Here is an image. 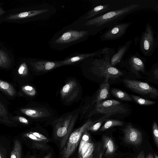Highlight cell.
I'll return each instance as SVG.
<instances>
[{
  "label": "cell",
  "mask_w": 158,
  "mask_h": 158,
  "mask_svg": "<svg viewBox=\"0 0 158 158\" xmlns=\"http://www.w3.org/2000/svg\"><path fill=\"white\" fill-rule=\"evenodd\" d=\"M142 9H151L158 13V2L155 0H136L126 6L108 11L88 20L84 24L90 35H95L122 20L128 15Z\"/></svg>",
  "instance_id": "cell-1"
},
{
  "label": "cell",
  "mask_w": 158,
  "mask_h": 158,
  "mask_svg": "<svg viewBox=\"0 0 158 158\" xmlns=\"http://www.w3.org/2000/svg\"><path fill=\"white\" fill-rule=\"evenodd\" d=\"M102 53L101 57L93 56L89 59V69L91 72L97 77L109 79H115L123 75V73L115 67L112 66L110 59L115 53L113 48L107 47L102 48Z\"/></svg>",
  "instance_id": "cell-2"
},
{
  "label": "cell",
  "mask_w": 158,
  "mask_h": 158,
  "mask_svg": "<svg viewBox=\"0 0 158 158\" xmlns=\"http://www.w3.org/2000/svg\"><path fill=\"white\" fill-rule=\"evenodd\" d=\"M140 50L145 56L152 55L158 47V32L155 35L154 31L150 23H147L145 30L141 35L139 41Z\"/></svg>",
  "instance_id": "cell-3"
},
{
  "label": "cell",
  "mask_w": 158,
  "mask_h": 158,
  "mask_svg": "<svg viewBox=\"0 0 158 158\" xmlns=\"http://www.w3.org/2000/svg\"><path fill=\"white\" fill-rule=\"evenodd\" d=\"M93 123L89 119L72 133L62 152L63 158H69L73 153L81 140L83 133L87 130Z\"/></svg>",
  "instance_id": "cell-4"
},
{
  "label": "cell",
  "mask_w": 158,
  "mask_h": 158,
  "mask_svg": "<svg viewBox=\"0 0 158 158\" xmlns=\"http://www.w3.org/2000/svg\"><path fill=\"white\" fill-rule=\"evenodd\" d=\"M96 111L98 113L111 115L127 113L128 110L121 102L115 100H107L97 104Z\"/></svg>",
  "instance_id": "cell-5"
},
{
  "label": "cell",
  "mask_w": 158,
  "mask_h": 158,
  "mask_svg": "<svg viewBox=\"0 0 158 158\" xmlns=\"http://www.w3.org/2000/svg\"><path fill=\"white\" fill-rule=\"evenodd\" d=\"M123 82L127 88L137 93L148 95L152 98L158 96L157 89L147 83L128 79H124Z\"/></svg>",
  "instance_id": "cell-6"
},
{
  "label": "cell",
  "mask_w": 158,
  "mask_h": 158,
  "mask_svg": "<svg viewBox=\"0 0 158 158\" xmlns=\"http://www.w3.org/2000/svg\"><path fill=\"white\" fill-rule=\"evenodd\" d=\"M132 22L118 23L111 26L100 36L102 41L113 40L121 38Z\"/></svg>",
  "instance_id": "cell-7"
},
{
  "label": "cell",
  "mask_w": 158,
  "mask_h": 158,
  "mask_svg": "<svg viewBox=\"0 0 158 158\" xmlns=\"http://www.w3.org/2000/svg\"><path fill=\"white\" fill-rule=\"evenodd\" d=\"M87 30L77 31L69 30L62 34L55 40V43L59 44H70L78 40L86 38L90 35Z\"/></svg>",
  "instance_id": "cell-8"
},
{
  "label": "cell",
  "mask_w": 158,
  "mask_h": 158,
  "mask_svg": "<svg viewBox=\"0 0 158 158\" xmlns=\"http://www.w3.org/2000/svg\"><path fill=\"white\" fill-rule=\"evenodd\" d=\"M145 58L137 52L130 55L125 61L122 63L125 64L133 72L136 73L139 72L144 73L145 71Z\"/></svg>",
  "instance_id": "cell-9"
},
{
  "label": "cell",
  "mask_w": 158,
  "mask_h": 158,
  "mask_svg": "<svg viewBox=\"0 0 158 158\" xmlns=\"http://www.w3.org/2000/svg\"><path fill=\"white\" fill-rule=\"evenodd\" d=\"M124 133L123 140L128 144L139 146L143 139L141 132L133 127L131 124H128L123 130Z\"/></svg>",
  "instance_id": "cell-10"
},
{
  "label": "cell",
  "mask_w": 158,
  "mask_h": 158,
  "mask_svg": "<svg viewBox=\"0 0 158 158\" xmlns=\"http://www.w3.org/2000/svg\"><path fill=\"white\" fill-rule=\"evenodd\" d=\"M79 87L75 81H71L66 83L60 91V94L63 99L69 102L73 100L77 96Z\"/></svg>",
  "instance_id": "cell-11"
},
{
  "label": "cell",
  "mask_w": 158,
  "mask_h": 158,
  "mask_svg": "<svg viewBox=\"0 0 158 158\" xmlns=\"http://www.w3.org/2000/svg\"><path fill=\"white\" fill-rule=\"evenodd\" d=\"M131 43L132 40H129L118 48L117 52L114 53L110 59V64L112 66L114 67L122 62L123 58L128 51Z\"/></svg>",
  "instance_id": "cell-12"
},
{
  "label": "cell",
  "mask_w": 158,
  "mask_h": 158,
  "mask_svg": "<svg viewBox=\"0 0 158 158\" xmlns=\"http://www.w3.org/2000/svg\"><path fill=\"white\" fill-rule=\"evenodd\" d=\"M72 115L60 118L55 126V132L59 137L64 136L67 133L68 128L73 118Z\"/></svg>",
  "instance_id": "cell-13"
},
{
  "label": "cell",
  "mask_w": 158,
  "mask_h": 158,
  "mask_svg": "<svg viewBox=\"0 0 158 158\" xmlns=\"http://www.w3.org/2000/svg\"><path fill=\"white\" fill-rule=\"evenodd\" d=\"M102 53V49L97 51L89 53H84L78 54L70 57L61 61L60 63L62 65H64L71 64L76 62L80 61L89 57L96 56L101 57Z\"/></svg>",
  "instance_id": "cell-14"
},
{
  "label": "cell",
  "mask_w": 158,
  "mask_h": 158,
  "mask_svg": "<svg viewBox=\"0 0 158 158\" xmlns=\"http://www.w3.org/2000/svg\"><path fill=\"white\" fill-rule=\"evenodd\" d=\"M108 77L105 78L103 83L100 85L96 95L94 102L97 104L107 98L109 96L110 85Z\"/></svg>",
  "instance_id": "cell-15"
},
{
  "label": "cell",
  "mask_w": 158,
  "mask_h": 158,
  "mask_svg": "<svg viewBox=\"0 0 158 158\" xmlns=\"http://www.w3.org/2000/svg\"><path fill=\"white\" fill-rule=\"evenodd\" d=\"M34 69L38 72H45L62 65L60 63L40 61L31 63Z\"/></svg>",
  "instance_id": "cell-16"
},
{
  "label": "cell",
  "mask_w": 158,
  "mask_h": 158,
  "mask_svg": "<svg viewBox=\"0 0 158 158\" xmlns=\"http://www.w3.org/2000/svg\"><path fill=\"white\" fill-rule=\"evenodd\" d=\"M48 11V9H42L27 11L12 15L6 18L8 20H16L28 18L39 15Z\"/></svg>",
  "instance_id": "cell-17"
},
{
  "label": "cell",
  "mask_w": 158,
  "mask_h": 158,
  "mask_svg": "<svg viewBox=\"0 0 158 158\" xmlns=\"http://www.w3.org/2000/svg\"><path fill=\"white\" fill-rule=\"evenodd\" d=\"M102 139L103 147L106 150L105 156H109L113 154L116 150V147L112 138L107 135H103Z\"/></svg>",
  "instance_id": "cell-18"
},
{
  "label": "cell",
  "mask_w": 158,
  "mask_h": 158,
  "mask_svg": "<svg viewBox=\"0 0 158 158\" xmlns=\"http://www.w3.org/2000/svg\"><path fill=\"white\" fill-rule=\"evenodd\" d=\"M21 111L25 114L32 118H40L48 116V113L43 110L32 109H22Z\"/></svg>",
  "instance_id": "cell-19"
},
{
  "label": "cell",
  "mask_w": 158,
  "mask_h": 158,
  "mask_svg": "<svg viewBox=\"0 0 158 158\" xmlns=\"http://www.w3.org/2000/svg\"><path fill=\"white\" fill-rule=\"evenodd\" d=\"M94 149V144L90 142L86 143L79 155V158H92Z\"/></svg>",
  "instance_id": "cell-20"
},
{
  "label": "cell",
  "mask_w": 158,
  "mask_h": 158,
  "mask_svg": "<svg viewBox=\"0 0 158 158\" xmlns=\"http://www.w3.org/2000/svg\"><path fill=\"white\" fill-rule=\"evenodd\" d=\"M112 94L116 98L125 101H131L132 98L127 93L122 90L113 88L111 90Z\"/></svg>",
  "instance_id": "cell-21"
},
{
  "label": "cell",
  "mask_w": 158,
  "mask_h": 158,
  "mask_svg": "<svg viewBox=\"0 0 158 158\" xmlns=\"http://www.w3.org/2000/svg\"><path fill=\"white\" fill-rule=\"evenodd\" d=\"M0 89L8 95L13 96L15 94L13 87L8 83L0 80Z\"/></svg>",
  "instance_id": "cell-22"
},
{
  "label": "cell",
  "mask_w": 158,
  "mask_h": 158,
  "mask_svg": "<svg viewBox=\"0 0 158 158\" xmlns=\"http://www.w3.org/2000/svg\"><path fill=\"white\" fill-rule=\"evenodd\" d=\"M22 153V146L20 142L16 140L14 142L13 150L10 158H21Z\"/></svg>",
  "instance_id": "cell-23"
},
{
  "label": "cell",
  "mask_w": 158,
  "mask_h": 158,
  "mask_svg": "<svg viewBox=\"0 0 158 158\" xmlns=\"http://www.w3.org/2000/svg\"><path fill=\"white\" fill-rule=\"evenodd\" d=\"M11 63V59L8 55L3 50L0 49V67H7Z\"/></svg>",
  "instance_id": "cell-24"
},
{
  "label": "cell",
  "mask_w": 158,
  "mask_h": 158,
  "mask_svg": "<svg viewBox=\"0 0 158 158\" xmlns=\"http://www.w3.org/2000/svg\"><path fill=\"white\" fill-rule=\"evenodd\" d=\"M124 124L122 121L117 120L109 119L106 121L100 130L104 131L111 127L116 126H121Z\"/></svg>",
  "instance_id": "cell-25"
},
{
  "label": "cell",
  "mask_w": 158,
  "mask_h": 158,
  "mask_svg": "<svg viewBox=\"0 0 158 158\" xmlns=\"http://www.w3.org/2000/svg\"><path fill=\"white\" fill-rule=\"evenodd\" d=\"M110 115H105L102 118L94 122L87 129V130L93 132L97 131L100 128L103 122Z\"/></svg>",
  "instance_id": "cell-26"
},
{
  "label": "cell",
  "mask_w": 158,
  "mask_h": 158,
  "mask_svg": "<svg viewBox=\"0 0 158 158\" xmlns=\"http://www.w3.org/2000/svg\"><path fill=\"white\" fill-rule=\"evenodd\" d=\"M131 97L136 103L140 105L150 106L156 103L155 102L143 98L139 96L134 95H131Z\"/></svg>",
  "instance_id": "cell-27"
},
{
  "label": "cell",
  "mask_w": 158,
  "mask_h": 158,
  "mask_svg": "<svg viewBox=\"0 0 158 158\" xmlns=\"http://www.w3.org/2000/svg\"><path fill=\"white\" fill-rule=\"evenodd\" d=\"M90 136L87 131V130L85 131L83 134L79 145L78 149V155H79L84 146L87 143L90 141Z\"/></svg>",
  "instance_id": "cell-28"
},
{
  "label": "cell",
  "mask_w": 158,
  "mask_h": 158,
  "mask_svg": "<svg viewBox=\"0 0 158 158\" xmlns=\"http://www.w3.org/2000/svg\"><path fill=\"white\" fill-rule=\"evenodd\" d=\"M77 114H76V115H75L73 117L71 122L68 128L67 133L66 134V135L64 136V138L63 139L61 143L60 146L61 148H64L65 144V143L67 141L68 138L69 137L70 133L72 129V128H73V127L74 126V124L75 123L76 119L77 118Z\"/></svg>",
  "instance_id": "cell-29"
},
{
  "label": "cell",
  "mask_w": 158,
  "mask_h": 158,
  "mask_svg": "<svg viewBox=\"0 0 158 158\" xmlns=\"http://www.w3.org/2000/svg\"><path fill=\"white\" fill-rule=\"evenodd\" d=\"M22 89L23 92L29 96H34L36 94L35 88L31 86L27 85L23 86L22 87Z\"/></svg>",
  "instance_id": "cell-30"
},
{
  "label": "cell",
  "mask_w": 158,
  "mask_h": 158,
  "mask_svg": "<svg viewBox=\"0 0 158 158\" xmlns=\"http://www.w3.org/2000/svg\"><path fill=\"white\" fill-rule=\"evenodd\" d=\"M152 132L156 146L158 147V127L156 122H154L152 125Z\"/></svg>",
  "instance_id": "cell-31"
},
{
  "label": "cell",
  "mask_w": 158,
  "mask_h": 158,
  "mask_svg": "<svg viewBox=\"0 0 158 158\" xmlns=\"http://www.w3.org/2000/svg\"><path fill=\"white\" fill-rule=\"evenodd\" d=\"M28 69L26 64L23 62L20 65L18 69V73L20 75L25 76L28 73Z\"/></svg>",
  "instance_id": "cell-32"
},
{
  "label": "cell",
  "mask_w": 158,
  "mask_h": 158,
  "mask_svg": "<svg viewBox=\"0 0 158 158\" xmlns=\"http://www.w3.org/2000/svg\"><path fill=\"white\" fill-rule=\"evenodd\" d=\"M33 144L34 148L41 150H46L48 148V146L39 142H34Z\"/></svg>",
  "instance_id": "cell-33"
},
{
  "label": "cell",
  "mask_w": 158,
  "mask_h": 158,
  "mask_svg": "<svg viewBox=\"0 0 158 158\" xmlns=\"http://www.w3.org/2000/svg\"><path fill=\"white\" fill-rule=\"evenodd\" d=\"M25 135V136L32 139L33 141L37 142H44L42 139L34 135L30 132L26 133Z\"/></svg>",
  "instance_id": "cell-34"
},
{
  "label": "cell",
  "mask_w": 158,
  "mask_h": 158,
  "mask_svg": "<svg viewBox=\"0 0 158 158\" xmlns=\"http://www.w3.org/2000/svg\"><path fill=\"white\" fill-rule=\"evenodd\" d=\"M155 67L153 69L152 72L155 78L157 80L158 79V63L154 64Z\"/></svg>",
  "instance_id": "cell-35"
},
{
  "label": "cell",
  "mask_w": 158,
  "mask_h": 158,
  "mask_svg": "<svg viewBox=\"0 0 158 158\" xmlns=\"http://www.w3.org/2000/svg\"><path fill=\"white\" fill-rule=\"evenodd\" d=\"M19 120L20 122L26 124H28L29 123L27 119L23 117H19Z\"/></svg>",
  "instance_id": "cell-36"
},
{
  "label": "cell",
  "mask_w": 158,
  "mask_h": 158,
  "mask_svg": "<svg viewBox=\"0 0 158 158\" xmlns=\"http://www.w3.org/2000/svg\"><path fill=\"white\" fill-rule=\"evenodd\" d=\"M136 158H145L144 151L143 150L140 151L139 153Z\"/></svg>",
  "instance_id": "cell-37"
},
{
  "label": "cell",
  "mask_w": 158,
  "mask_h": 158,
  "mask_svg": "<svg viewBox=\"0 0 158 158\" xmlns=\"http://www.w3.org/2000/svg\"><path fill=\"white\" fill-rule=\"evenodd\" d=\"M146 158H154L152 154L150 153L147 156Z\"/></svg>",
  "instance_id": "cell-38"
},
{
  "label": "cell",
  "mask_w": 158,
  "mask_h": 158,
  "mask_svg": "<svg viewBox=\"0 0 158 158\" xmlns=\"http://www.w3.org/2000/svg\"><path fill=\"white\" fill-rule=\"evenodd\" d=\"M52 153L50 152L48 154L45 156L44 158H52Z\"/></svg>",
  "instance_id": "cell-39"
},
{
  "label": "cell",
  "mask_w": 158,
  "mask_h": 158,
  "mask_svg": "<svg viewBox=\"0 0 158 158\" xmlns=\"http://www.w3.org/2000/svg\"><path fill=\"white\" fill-rule=\"evenodd\" d=\"M0 158H5L3 153L1 151H0Z\"/></svg>",
  "instance_id": "cell-40"
},
{
  "label": "cell",
  "mask_w": 158,
  "mask_h": 158,
  "mask_svg": "<svg viewBox=\"0 0 158 158\" xmlns=\"http://www.w3.org/2000/svg\"><path fill=\"white\" fill-rule=\"evenodd\" d=\"M5 13V11L0 7V16L3 14Z\"/></svg>",
  "instance_id": "cell-41"
},
{
  "label": "cell",
  "mask_w": 158,
  "mask_h": 158,
  "mask_svg": "<svg viewBox=\"0 0 158 158\" xmlns=\"http://www.w3.org/2000/svg\"><path fill=\"white\" fill-rule=\"evenodd\" d=\"M155 158H158V156L156 154H154Z\"/></svg>",
  "instance_id": "cell-42"
},
{
  "label": "cell",
  "mask_w": 158,
  "mask_h": 158,
  "mask_svg": "<svg viewBox=\"0 0 158 158\" xmlns=\"http://www.w3.org/2000/svg\"><path fill=\"white\" fill-rule=\"evenodd\" d=\"M28 158H35V156H32L29 157Z\"/></svg>",
  "instance_id": "cell-43"
},
{
  "label": "cell",
  "mask_w": 158,
  "mask_h": 158,
  "mask_svg": "<svg viewBox=\"0 0 158 158\" xmlns=\"http://www.w3.org/2000/svg\"><path fill=\"white\" fill-rule=\"evenodd\" d=\"M0 111H1V109L0 108Z\"/></svg>",
  "instance_id": "cell-44"
}]
</instances>
